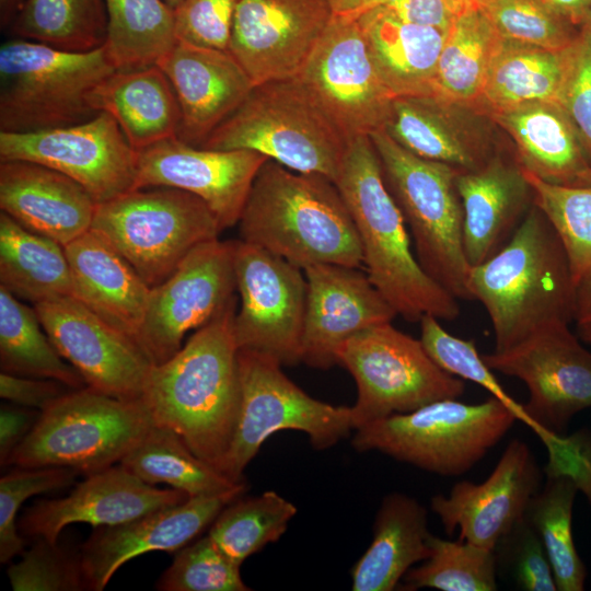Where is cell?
Listing matches in <instances>:
<instances>
[{
  "mask_svg": "<svg viewBox=\"0 0 591 591\" xmlns=\"http://www.w3.org/2000/svg\"><path fill=\"white\" fill-rule=\"evenodd\" d=\"M515 143L521 166L555 184L572 185L590 166L571 120L557 103H529L488 114Z\"/></svg>",
  "mask_w": 591,
  "mask_h": 591,
  "instance_id": "cell-32",
  "label": "cell"
},
{
  "mask_svg": "<svg viewBox=\"0 0 591 591\" xmlns=\"http://www.w3.org/2000/svg\"><path fill=\"white\" fill-rule=\"evenodd\" d=\"M382 4L408 23L444 33L449 32L457 15L448 0H385Z\"/></svg>",
  "mask_w": 591,
  "mask_h": 591,
  "instance_id": "cell-55",
  "label": "cell"
},
{
  "mask_svg": "<svg viewBox=\"0 0 591 591\" xmlns=\"http://www.w3.org/2000/svg\"><path fill=\"white\" fill-rule=\"evenodd\" d=\"M236 290L232 241L195 247L174 273L151 288L137 344L155 366L173 357L185 335L218 315Z\"/></svg>",
  "mask_w": 591,
  "mask_h": 591,
  "instance_id": "cell-15",
  "label": "cell"
},
{
  "mask_svg": "<svg viewBox=\"0 0 591 591\" xmlns=\"http://www.w3.org/2000/svg\"><path fill=\"white\" fill-rule=\"evenodd\" d=\"M298 77L350 140L384 127L395 97L374 67L357 15H333Z\"/></svg>",
  "mask_w": 591,
  "mask_h": 591,
  "instance_id": "cell-17",
  "label": "cell"
},
{
  "mask_svg": "<svg viewBox=\"0 0 591 591\" xmlns=\"http://www.w3.org/2000/svg\"><path fill=\"white\" fill-rule=\"evenodd\" d=\"M188 498L182 490L150 485L118 464L86 475L63 498L36 501L24 511L18 529L24 536L56 543L71 523L115 525Z\"/></svg>",
  "mask_w": 591,
  "mask_h": 591,
  "instance_id": "cell-24",
  "label": "cell"
},
{
  "mask_svg": "<svg viewBox=\"0 0 591 591\" xmlns=\"http://www.w3.org/2000/svg\"><path fill=\"white\" fill-rule=\"evenodd\" d=\"M91 231L104 239L153 288L221 229L209 207L174 187L126 192L96 205Z\"/></svg>",
  "mask_w": 591,
  "mask_h": 591,
  "instance_id": "cell-10",
  "label": "cell"
},
{
  "mask_svg": "<svg viewBox=\"0 0 591 591\" xmlns=\"http://www.w3.org/2000/svg\"><path fill=\"white\" fill-rule=\"evenodd\" d=\"M12 160L34 162L69 176L97 204L131 190L136 179V151L105 112L66 127L0 131V161Z\"/></svg>",
  "mask_w": 591,
  "mask_h": 591,
  "instance_id": "cell-16",
  "label": "cell"
},
{
  "mask_svg": "<svg viewBox=\"0 0 591 591\" xmlns=\"http://www.w3.org/2000/svg\"><path fill=\"white\" fill-rule=\"evenodd\" d=\"M79 473L69 467H16L0 478V561H10L24 552V540L15 521L30 497L72 485Z\"/></svg>",
  "mask_w": 591,
  "mask_h": 591,
  "instance_id": "cell-49",
  "label": "cell"
},
{
  "mask_svg": "<svg viewBox=\"0 0 591 591\" xmlns=\"http://www.w3.org/2000/svg\"><path fill=\"white\" fill-rule=\"evenodd\" d=\"M428 511L414 497L394 491L381 501L372 541L351 569L354 591H392L412 567L430 556Z\"/></svg>",
  "mask_w": 591,
  "mask_h": 591,
  "instance_id": "cell-30",
  "label": "cell"
},
{
  "mask_svg": "<svg viewBox=\"0 0 591 591\" xmlns=\"http://www.w3.org/2000/svg\"><path fill=\"white\" fill-rule=\"evenodd\" d=\"M242 496L221 510L208 532L218 547L240 565L279 541L297 514V507L274 490Z\"/></svg>",
  "mask_w": 591,
  "mask_h": 591,
  "instance_id": "cell-42",
  "label": "cell"
},
{
  "mask_svg": "<svg viewBox=\"0 0 591 591\" xmlns=\"http://www.w3.org/2000/svg\"><path fill=\"white\" fill-rule=\"evenodd\" d=\"M430 556L404 576L406 589L441 591H495L497 565L494 551L457 538L429 536Z\"/></svg>",
  "mask_w": 591,
  "mask_h": 591,
  "instance_id": "cell-43",
  "label": "cell"
},
{
  "mask_svg": "<svg viewBox=\"0 0 591 591\" xmlns=\"http://www.w3.org/2000/svg\"><path fill=\"white\" fill-rule=\"evenodd\" d=\"M0 282L18 299L34 304L72 297L65 247L0 213Z\"/></svg>",
  "mask_w": 591,
  "mask_h": 591,
  "instance_id": "cell-35",
  "label": "cell"
},
{
  "mask_svg": "<svg viewBox=\"0 0 591 591\" xmlns=\"http://www.w3.org/2000/svg\"><path fill=\"white\" fill-rule=\"evenodd\" d=\"M566 49L551 50L502 38L476 108L489 114L529 103L558 104Z\"/></svg>",
  "mask_w": 591,
  "mask_h": 591,
  "instance_id": "cell-34",
  "label": "cell"
},
{
  "mask_svg": "<svg viewBox=\"0 0 591 591\" xmlns=\"http://www.w3.org/2000/svg\"><path fill=\"white\" fill-rule=\"evenodd\" d=\"M7 573L14 591L86 590L80 547L44 537H36Z\"/></svg>",
  "mask_w": 591,
  "mask_h": 591,
  "instance_id": "cell-48",
  "label": "cell"
},
{
  "mask_svg": "<svg viewBox=\"0 0 591 591\" xmlns=\"http://www.w3.org/2000/svg\"><path fill=\"white\" fill-rule=\"evenodd\" d=\"M239 2L240 0H183L174 9L177 39L228 50Z\"/></svg>",
  "mask_w": 591,
  "mask_h": 591,
  "instance_id": "cell-52",
  "label": "cell"
},
{
  "mask_svg": "<svg viewBox=\"0 0 591 591\" xmlns=\"http://www.w3.org/2000/svg\"><path fill=\"white\" fill-rule=\"evenodd\" d=\"M549 10L571 25H582L591 8V0H542Z\"/></svg>",
  "mask_w": 591,
  "mask_h": 591,
  "instance_id": "cell-58",
  "label": "cell"
},
{
  "mask_svg": "<svg viewBox=\"0 0 591 591\" xmlns=\"http://www.w3.org/2000/svg\"><path fill=\"white\" fill-rule=\"evenodd\" d=\"M0 366L2 372L58 381L69 389L86 386L46 334L33 306L0 286Z\"/></svg>",
  "mask_w": 591,
  "mask_h": 591,
  "instance_id": "cell-38",
  "label": "cell"
},
{
  "mask_svg": "<svg viewBox=\"0 0 591 591\" xmlns=\"http://www.w3.org/2000/svg\"><path fill=\"white\" fill-rule=\"evenodd\" d=\"M232 244L241 299L233 324L239 349L268 355L282 366L301 362L308 289L303 269L241 239Z\"/></svg>",
  "mask_w": 591,
  "mask_h": 591,
  "instance_id": "cell-13",
  "label": "cell"
},
{
  "mask_svg": "<svg viewBox=\"0 0 591 591\" xmlns=\"http://www.w3.org/2000/svg\"><path fill=\"white\" fill-rule=\"evenodd\" d=\"M105 47L117 70L157 65L177 42L174 10L164 0H104Z\"/></svg>",
  "mask_w": 591,
  "mask_h": 591,
  "instance_id": "cell-39",
  "label": "cell"
},
{
  "mask_svg": "<svg viewBox=\"0 0 591 591\" xmlns=\"http://www.w3.org/2000/svg\"><path fill=\"white\" fill-rule=\"evenodd\" d=\"M336 361L357 384V401L351 406L355 430L436 401L457 398L465 392L462 379L443 371L420 339L401 332L392 322L347 339Z\"/></svg>",
  "mask_w": 591,
  "mask_h": 591,
  "instance_id": "cell-12",
  "label": "cell"
},
{
  "mask_svg": "<svg viewBox=\"0 0 591 591\" xmlns=\"http://www.w3.org/2000/svg\"><path fill=\"white\" fill-rule=\"evenodd\" d=\"M501 39L478 7L457 14L439 56L433 96L476 108Z\"/></svg>",
  "mask_w": 591,
  "mask_h": 591,
  "instance_id": "cell-37",
  "label": "cell"
},
{
  "mask_svg": "<svg viewBox=\"0 0 591 591\" xmlns=\"http://www.w3.org/2000/svg\"><path fill=\"white\" fill-rule=\"evenodd\" d=\"M40 412L27 407L2 406L0 410V463L4 466L13 450L36 422Z\"/></svg>",
  "mask_w": 591,
  "mask_h": 591,
  "instance_id": "cell-56",
  "label": "cell"
},
{
  "mask_svg": "<svg viewBox=\"0 0 591 591\" xmlns=\"http://www.w3.org/2000/svg\"><path fill=\"white\" fill-rule=\"evenodd\" d=\"M350 141L294 77L254 85L200 148L256 151L290 170L335 182Z\"/></svg>",
  "mask_w": 591,
  "mask_h": 591,
  "instance_id": "cell-5",
  "label": "cell"
},
{
  "mask_svg": "<svg viewBox=\"0 0 591 591\" xmlns=\"http://www.w3.org/2000/svg\"><path fill=\"white\" fill-rule=\"evenodd\" d=\"M157 66L178 101L177 138L200 147L248 96L254 83L229 53L177 39Z\"/></svg>",
  "mask_w": 591,
  "mask_h": 591,
  "instance_id": "cell-25",
  "label": "cell"
},
{
  "mask_svg": "<svg viewBox=\"0 0 591 591\" xmlns=\"http://www.w3.org/2000/svg\"><path fill=\"white\" fill-rule=\"evenodd\" d=\"M241 240L304 269L317 264L359 268L360 239L336 184L268 159L254 178L239 220Z\"/></svg>",
  "mask_w": 591,
  "mask_h": 591,
  "instance_id": "cell-3",
  "label": "cell"
},
{
  "mask_svg": "<svg viewBox=\"0 0 591 591\" xmlns=\"http://www.w3.org/2000/svg\"><path fill=\"white\" fill-rule=\"evenodd\" d=\"M534 205L557 233L575 285L591 277V186L546 182L524 170Z\"/></svg>",
  "mask_w": 591,
  "mask_h": 591,
  "instance_id": "cell-44",
  "label": "cell"
},
{
  "mask_svg": "<svg viewBox=\"0 0 591 591\" xmlns=\"http://www.w3.org/2000/svg\"><path fill=\"white\" fill-rule=\"evenodd\" d=\"M97 202L79 183L47 166L0 161V208L62 246L91 229Z\"/></svg>",
  "mask_w": 591,
  "mask_h": 591,
  "instance_id": "cell-26",
  "label": "cell"
},
{
  "mask_svg": "<svg viewBox=\"0 0 591 591\" xmlns=\"http://www.w3.org/2000/svg\"><path fill=\"white\" fill-rule=\"evenodd\" d=\"M49 339L86 386L123 401L141 399L154 366L138 344L73 297L34 304Z\"/></svg>",
  "mask_w": 591,
  "mask_h": 591,
  "instance_id": "cell-18",
  "label": "cell"
},
{
  "mask_svg": "<svg viewBox=\"0 0 591 591\" xmlns=\"http://www.w3.org/2000/svg\"><path fill=\"white\" fill-rule=\"evenodd\" d=\"M9 27L23 39L86 53L106 42V8L104 0H25Z\"/></svg>",
  "mask_w": 591,
  "mask_h": 591,
  "instance_id": "cell-40",
  "label": "cell"
},
{
  "mask_svg": "<svg viewBox=\"0 0 591 591\" xmlns=\"http://www.w3.org/2000/svg\"><path fill=\"white\" fill-rule=\"evenodd\" d=\"M541 471L529 445L511 440L491 474L482 483H456L448 496L436 495L430 509L451 535L494 551L497 542L524 517L540 490Z\"/></svg>",
  "mask_w": 591,
  "mask_h": 591,
  "instance_id": "cell-21",
  "label": "cell"
},
{
  "mask_svg": "<svg viewBox=\"0 0 591 591\" xmlns=\"http://www.w3.org/2000/svg\"><path fill=\"white\" fill-rule=\"evenodd\" d=\"M518 420L515 412L490 396L477 404L444 398L356 429L358 452L378 451L441 476L473 468Z\"/></svg>",
  "mask_w": 591,
  "mask_h": 591,
  "instance_id": "cell-8",
  "label": "cell"
},
{
  "mask_svg": "<svg viewBox=\"0 0 591 591\" xmlns=\"http://www.w3.org/2000/svg\"><path fill=\"white\" fill-rule=\"evenodd\" d=\"M24 2L25 0H0V24L2 30L11 25Z\"/></svg>",
  "mask_w": 591,
  "mask_h": 591,
  "instance_id": "cell-60",
  "label": "cell"
},
{
  "mask_svg": "<svg viewBox=\"0 0 591 591\" xmlns=\"http://www.w3.org/2000/svg\"><path fill=\"white\" fill-rule=\"evenodd\" d=\"M419 323L420 340L427 354L443 371L484 387L491 396L511 407L518 419L529 426L530 420L523 405L517 403L503 390L493 370L478 354L474 340L451 335L433 315H424Z\"/></svg>",
  "mask_w": 591,
  "mask_h": 591,
  "instance_id": "cell-47",
  "label": "cell"
},
{
  "mask_svg": "<svg viewBox=\"0 0 591 591\" xmlns=\"http://www.w3.org/2000/svg\"><path fill=\"white\" fill-rule=\"evenodd\" d=\"M240 568V564L206 535L176 551L155 588L161 591H250Z\"/></svg>",
  "mask_w": 591,
  "mask_h": 591,
  "instance_id": "cell-45",
  "label": "cell"
},
{
  "mask_svg": "<svg viewBox=\"0 0 591 591\" xmlns=\"http://www.w3.org/2000/svg\"><path fill=\"white\" fill-rule=\"evenodd\" d=\"M336 264L303 269L306 306L301 341V362L328 369L339 347L372 326L392 322L397 315L367 274Z\"/></svg>",
  "mask_w": 591,
  "mask_h": 591,
  "instance_id": "cell-22",
  "label": "cell"
},
{
  "mask_svg": "<svg viewBox=\"0 0 591 591\" xmlns=\"http://www.w3.org/2000/svg\"><path fill=\"white\" fill-rule=\"evenodd\" d=\"M67 385L50 379L0 373V396L22 407L46 409L65 395Z\"/></svg>",
  "mask_w": 591,
  "mask_h": 591,
  "instance_id": "cell-54",
  "label": "cell"
},
{
  "mask_svg": "<svg viewBox=\"0 0 591 591\" xmlns=\"http://www.w3.org/2000/svg\"><path fill=\"white\" fill-rule=\"evenodd\" d=\"M454 105L436 96H398L383 128L417 157L461 171L478 169L491 157L456 119Z\"/></svg>",
  "mask_w": 591,
  "mask_h": 591,
  "instance_id": "cell-33",
  "label": "cell"
},
{
  "mask_svg": "<svg viewBox=\"0 0 591 591\" xmlns=\"http://www.w3.org/2000/svg\"><path fill=\"white\" fill-rule=\"evenodd\" d=\"M543 489L531 499L524 518L538 534L552 565L557 590L582 591L587 568L572 537L575 482L564 474H546Z\"/></svg>",
  "mask_w": 591,
  "mask_h": 591,
  "instance_id": "cell-41",
  "label": "cell"
},
{
  "mask_svg": "<svg viewBox=\"0 0 591 591\" xmlns=\"http://www.w3.org/2000/svg\"><path fill=\"white\" fill-rule=\"evenodd\" d=\"M579 336L591 345V277L576 286L573 318Z\"/></svg>",
  "mask_w": 591,
  "mask_h": 591,
  "instance_id": "cell-57",
  "label": "cell"
},
{
  "mask_svg": "<svg viewBox=\"0 0 591 591\" xmlns=\"http://www.w3.org/2000/svg\"><path fill=\"white\" fill-rule=\"evenodd\" d=\"M456 14L461 12L477 7V0H448Z\"/></svg>",
  "mask_w": 591,
  "mask_h": 591,
  "instance_id": "cell-61",
  "label": "cell"
},
{
  "mask_svg": "<svg viewBox=\"0 0 591 591\" xmlns=\"http://www.w3.org/2000/svg\"><path fill=\"white\" fill-rule=\"evenodd\" d=\"M153 425L141 399L123 401L84 386L42 410L4 466H61L86 476L119 463Z\"/></svg>",
  "mask_w": 591,
  "mask_h": 591,
  "instance_id": "cell-9",
  "label": "cell"
},
{
  "mask_svg": "<svg viewBox=\"0 0 591 591\" xmlns=\"http://www.w3.org/2000/svg\"><path fill=\"white\" fill-rule=\"evenodd\" d=\"M584 22H587V23H589V24L591 25V8H590V10H589V12H588V15H587ZM584 22H583V23H584ZM583 23H582V24H583Z\"/></svg>",
  "mask_w": 591,
  "mask_h": 591,
  "instance_id": "cell-64",
  "label": "cell"
},
{
  "mask_svg": "<svg viewBox=\"0 0 591 591\" xmlns=\"http://www.w3.org/2000/svg\"><path fill=\"white\" fill-rule=\"evenodd\" d=\"M568 325L549 324L506 351L482 356L491 370L526 385L523 408L538 437L563 434L576 414L591 408V352Z\"/></svg>",
  "mask_w": 591,
  "mask_h": 591,
  "instance_id": "cell-14",
  "label": "cell"
},
{
  "mask_svg": "<svg viewBox=\"0 0 591 591\" xmlns=\"http://www.w3.org/2000/svg\"><path fill=\"white\" fill-rule=\"evenodd\" d=\"M477 7L503 39L561 50L577 35L542 0H477Z\"/></svg>",
  "mask_w": 591,
  "mask_h": 591,
  "instance_id": "cell-46",
  "label": "cell"
},
{
  "mask_svg": "<svg viewBox=\"0 0 591 591\" xmlns=\"http://www.w3.org/2000/svg\"><path fill=\"white\" fill-rule=\"evenodd\" d=\"M558 104L575 126L591 166V25L584 22L566 49Z\"/></svg>",
  "mask_w": 591,
  "mask_h": 591,
  "instance_id": "cell-51",
  "label": "cell"
},
{
  "mask_svg": "<svg viewBox=\"0 0 591 591\" xmlns=\"http://www.w3.org/2000/svg\"><path fill=\"white\" fill-rule=\"evenodd\" d=\"M333 15L327 0H240L228 50L254 85L298 77Z\"/></svg>",
  "mask_w": 591,
  "mask_h": 591,
  "instance_id": "cell-19",
  "label": "cell"
},
{
  "mask_svg": "<svg viewBox=\"0 0 591 591\" xmlns=\"http://www.w3.org/2000/svg\"><path fill=\"white\" fill-rule=\"evenodd\" d=\"M240 496L190 497L119 524L95 526L80 546L86 590H103L121 565L139 555L186 546Z\"/></svg>",
  "mask_w": 591,
  "mask_h": 591,
  "instance_id": "cell-23",
  "label": "cell"
},
{
  "mask_svg": "<svg viewBox=\"0 0 591 591\" xmlns=\"http://www.w3.org/2000/svg\"><path fill=\"white\" fill-rule=\"evenodd\" d=\"M268 158L245 149L212 150L169 138L136 151L132 189L174 187L199 197L221 231L239 223L254 178Z\"/></svg>",
  "mask_w": 591,
  "mask_h": 591,
  "instance_id": "cell-20",
  "label": "cell"
},
{
  "mask_svg": "<svg viewBox=\"0 0 591 591\" xmlns=\"http://www.w3.org/2000/svg\"><path fill=\"white\" fill-rule=\"evenodd\" d=\"M357 18L374 67L392 95L433 96L447 33L408 23L384 4Z\"/></svg>",
  "mask_w": 591,
  "mask_h": 591,
  "instance_id": "cell-29",
  "label": "cell"
},
{
  "mask_svg": "<svg viewBox=\"0 0 591 591\" xmlns=\"http://www.w3.org/2000/svg\"><path fill=\"white\" fill-rule=\"evenodd\" d=\"M456 188L463 209V247L472 267L510 240L534 205V194L521 164L500 157L460 171Z\"/></svg>",
  "mask_w": 591,
  "mask_h": 591,
  "instance_id": "cell-27",
  "label": "cell"
},
{
  "mask_svg": "<svg viewBox=\"0 0 591 591\" xmlns=\"http://www.w3.org/2000/svg\"><path fill=\"white\" fill-rule=\"evenodd\" d=\"M173 10L178 7L183 0H164Z\"/></svg>",
  "mask_w": 591,
  "mask_h": 591,
  "instance_id": "cell-63",
  "label": "cell"
},
{
  "mask_svg": "<svg viewBox=\"0 0 591 591\" xmlns=\"http://www.w3.org/2000/svg\"><path fill=\"white\" fill-rule=\"evenodd\" d=\"M119 464L150 485L166 484L189 497L243 495L247 488L195 455L175 431L155 425Z\"/></svg>",
  "mask_w": 591,
  "mask_h": 591,
  "instance_id": "cell-36",
  "label": "cell"
},
{
  "mask_svg": "<svg viewBox=\"0 0 591 591\" xmlns=\"http://www.w3.org/2000/svg\"><path fill=\"white\" fill-rule=\"evenodd\" d=\"M235 304L236 298L173 357L153 366L141 397L155 426L175 431L217 470L233 441L241 406Z\"/></svg>",
  "mask_w": 591,
  "mask_h": 591,
  "instance_id": "cell-1",
  "label": "cell"
},
{
  "mask_svg": "<svg viewBox=\"0 0 591 591\" xmlns=\"http://www.w3.org/2000/svg\"><path fill=\"white\" fill-rule=\"evenodd\" d=\"M334 183L355 222L367 275L397 315L412 323L426 314L455 320L457 299L422 269L413 253L408 228L369 136L350 141Z\"/></svg>",
  "mask_w": 591,
  "mask_h": 591,
  "instance_id": "cell-4",
  "label": "cell"
},
{
  "mask_svg": "<svg viewBox=\"0 0 591 591\" xmlns=\"http://www.w3.org/2000/svg\"><path fill=\"white\" fill-rule=\"evenodd\" d=\"M63 247L71 271L72 297L137 343L151 288L91 230Z\"/></svg>",
  "mask_w": 591,
  "mask_h": 591,
  "instance_id": "cell-28",
  "label": "cell"
},
{
  "mask_svg": "<svg viewBox=\"0 0 591 591\" xmlns=\"http://www.w3.org/2000/svg\"><path fill=\"white\" fill-rule=\"evenodd\" d=\"M572 186H591V166L586 167L577 175Z\"/></svg>",
  "mask_w": 591,
  "mask_h": 591,
  "instance_id": "cell-62",
  "label": "cell"
},
{
  "mask_svg": "<svg viewBox=\"0 0 591 591\" xmlns=\"http://www.w3.org/2000/svg\"><path fill=\"white\" fill-rule=\"evenodd\" d=\"M387 189L396 201L422 269L457 300H472L471 266L463 247V209L456 188L461 170L422 159L384 128L369 135Z\"/></svg>",
  "mask_w": 591,
  "mask_h": 591,
  "instance_id": "cell-6",
  "label": "cell"
},
{
  "mask_svg": "<svg viewBox=\"0 0 591 591\" xmlns=\"http://www.w3.org/2000/svg\"><path fill=\"white\" fill-rule=\"evenodd\" d=\"M336 15H359L361 12L382 4L385 0H327Z\"/></svg>",
  "mask_w": 591,
  "mask_h": 591,
  "instance_id": "cell-59",
  "label": "cell"
},
{
  "mask_svg": "<svg viewBox=\"0 0 591 591\" xmlns=\"http://www.w3.org/2000/svg\"><path fill=\"white\" fill-rule=\"evenodd\" d=\"M540 439L548 452L545 473L569 476L591 506V431L581 429L569 437L546 432Z\"/></svg>",
  "mask_w": 591,
  "mask_h": 591,
  "instance_id": "cell-53",
  "label": "cell"
},
{
  "mask_svg": "<svg viewBox=\"0 0 591 591\" xmlns=\"http://www.w3.org/2000/svg\"><path fill=\"white\" fill-rule=\"evenodd\" d=\"M241 406L231 447L218 470L234 482H243L244 470L263 443L275 432H304L316 450H326L355 430L351 406L318 401L282 371L275 358L239 349Z\"/></svg>",
  "mask_w": 591,
  "mask_h": 591,
  "instance_id": "cell-11",
  "label": "cell"
},
{
  "mask_svg": "<svg viewBox=\"0 0 591 591\" xmlns=\"http://www.w3.org/2000/svg\"><path fill=\"white\" fill-rule=\"evenodd\" d=\"M91 103L109 114L135 151L177 137L181 109L164 72L157 66L116 70L92 92Z\"/></svg>",
  "mask_w": 591,
  "mask_h": 591,
  "instance_id": "cell-31",
  "label": "cell"
},
{
  "mask_svg": "<svg viewBox=\"0 0 591 591\" xmlns=\"http://www.w3.org/2000/svg\"><path fill=\"white\" fill-rule=\"evenodd\" d=\"M117 69L105 45L60 50L15 38L0 47V131L30 132L71 126L99 114L94 89Z\"/></svg>",
  "mask_w": 591,
  "mask_h": 591,
  "instance_id": "cell-7",
  "label": "cell"
},
{
  "mask_svg": "<svg viewBox=\"0 0 591 591\" xmlns=\"http://www.w3.org/2000/svg\"><path fill=\"white\" fill-rule=\"evenodd\" d=\"M467 287L491 321L496 352L573 318L576 285L565 248L535 205L498 252L471 267Z\"/></svg>",
  "mask_w": 591,
  "mask_h": 591,
  "instance_id": "cell-2",
  "label": "cell"
},
{
  "mask_svg": "<svg viewBox=\"0 0 591 591\" xmlns=\"http://www.w3.org/2000/svg\"><path fill=\"white\" fill-rule=\"evenodd\" d=\"M497 573L505 575L524 591H556V582L544 545L523 517L496 544Z\"/></svg>",
  "mask_w": 591,
  "mask_h": 591,
  "instance_id": "cell-50",
  "label": "cell"
}]
</instances>
